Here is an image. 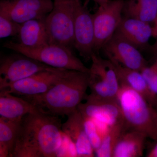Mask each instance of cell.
I'll use <instances>...</instances> for the list:
<instances>
[{
    "label": "cell",
    "instance_id": "1",
    "mask_svg": "<svg viewBox=\"0 0 157 157\" xmlns=\"http://www.w3.org/2000/svg\"><path fill=\"white\" fill-rule=\"evenodd\" d=\"M59 116L40 109L24 116L10 157H55L62 140Z\"/></svg>",
    "mask_w": 157,
    "mask_h": 157
},
{
    "label": "cell",
    "instance_id": "2",
    "mask_svg": "<svg viewBox=\"0 0 157 157\" xmlns=\"http://www.w3.org/2000/svg\"><path fill=\"white\" fill-rule=\"evenodd\" d=\"M89 72L69 70L46 92L21 97L51 115L67 116L77 109L86 95Z\"/></svg>",
    "mask_w": 157,
    "mask_h": 157
},
{
    "label": "cell",
    "instance_id": "3",
    "mask_svg": "<svg viewBox=\"0 0 157 157\" xmlns=\"http://www.w3.org/2000/svg\"><path fill=\"white\" fill-rule=\"evenodd\" d=\"M117 100L126 128L142 133L157 140V110L142 95L131 88L121 85Z\"/></svg>",
    "mask_w": 157,
    "mask_h": 157
},
{
    "label": "cell",
    "instance_id": "4",
    "mask_svg": "<svg viewBox=\"0 0 157 157\" xmlns=\"http://www.w3.org/2000/svg\"><path fill=\"white\" fill-rule=\"evenodd\" d=\"M4 47L14 51L53 68L88 73L82 62L75 56L71 49L59 44L48 43L36 48L25 47L19 42H6Z\"/></svg>",
    "mask_w": 157,
    "mask_h": 157
},
{
    "label": "cell",
    "instance_id": "5",
    "mask_svg": "<svg viewBox=\"0 0 157 157\" xmlns=\"http://www.w3.org/2000/svg\"><path fill=\"white\" fill-rule=\"evenodd\" d=\"M53 8L45 17L49 43L71 49L74 46L72 0H53Z\"/></svg>",
    "mask_w": 157,
    "mask_h": 157
},
{
    "label": "cell",
    "instance_id": "6",
    "mask_svg": "<svg viewBox=\"0 0 157 157\" xmlns=\"http://www.w3.org/2000/svg\"><path fill=\"white\" fill-rule=\"evenodd\" d=\"M89 72V88L93 98L117 100L120 85L111 61L94 52Z\"/></svg>",
    "mask_w": 157,
    "mask_h": 157
},
{
    "label": "cell",
    "instance_id": "7",
    "mask_svg": "<svg viewBox=\"0 0 157 157\" xmlns=\"http://www.w3.org/2000/svg\"><path fill=\"white\" fill-rule=\"evenodd\" d=\"M124 3V0L109 1L106 5L99 6L93 14L95 53H98L102 49L114 35L122 19L121 14Z\"/></svg>",
    "mask_w": 157,
    "mask_h": 157
},
{
    "label": "cell",
    "instance_id": "8",
    "mask_svg": "<svg viewBox=\"0 0 157 157\" xmlns=\"http://www.w3.org/2000/svg\"><path fill=\"white\" fill-rule=\"evenodd\" d=\"M57 69L21 54L2 57L0 62V89L39 72Z\"/></svg>",
    "mask_w": 157,
    "mask_h": 157
},
{
    "label": "cell",
    "instance_id": "9",
    "mask_svg": "<svg viewBox=\"0 0 157 157\" xmlns=\"http://www.w3.org/2000/svg\"><path fill=\"white\" fill-rule=\"evenodd\" d=\"M73 9L74 47L81 56L91 59L94 39L93 14L81 0H72Z\"/></svg>",
    "mask_w": 157,
    "mask_h": 157
},
{
    "label": "cell",
    "instance_id": "10",
    "mask_svg": "<svg viewBox=\"0 0 157 157\" xmlns=\"http://www.w3.org/2000/svg\"><path fill=\"white\" fill-rule=\"evenodd\" d=\"M69 70L58 69L36 73L21 80L13 82L1 89V91L18 96L41 94L50 89L67 75Z\"/></svg>",
    "mask_w": 157,
    "mask_h": 157
},
{
    "label": "cell",
    "instance_id": "11",
    "mask_svg": "<svg viewBox=\"0 0 157 157\" xmlns=\"http://www.w3.org/2000/svg\"><path fill=\"white\" fill-rule=\"evenodd\" d=\"M52 0H1L0 13L21 24L45 18L53 8Z\"/></svg>",
    "mask_w": 157,
    "mask_h": 157
},
{
    "label": "cell",
    "instance_id": "12",
    "mask_svg": "<svg viewBox=\"0 0 157 157\" xmlns=\"http://www.w3.org/2000/svg\"><path fill=\"white\" fill-rule=\"evenodd\" d=\"M86 102L81 103L77 109L82 115L91 118L110 128L124 124L117 100H105L86 95Z\"/></svg>",
    "mask_w": 157,
    "mask_h": 157
},
{
    "label": "cell",
    "instance_id": "13",
    "mask_svg": "<svg viewBox=\"0 0 157 157\" xmlns=\"http://www.w3.org/2000/svg\"><path fill=\"white\" fill-rule=\"evenodd\" d=\"M102 49L108 59L124 67L140 71L147 66V62L134 45L113 35Z\"/></svg>",
    "mask_w": 157,
    "mask_h": 157
},
{
    "label": "cell",
    "instance_id": "14",
    "mask_svg": "<svg viewBox=\"0 0 157 157\" xmlns=\"http://www.w3.org/2000/svg\"><path fill=\"white\" fill-rule=\"evenodd\" d=\"M67 117V119L62 124V131L75 144L78 157L94 156V151L86 132L81 113L77 109Z\"/></svg>",
    "mask_w": 157,
    "mask_h": 157
},
{
    "label": "cell",
    "instance_id": "15",
    "mask_svg": "<svg viewBox=\"0 0 157 157\" xmlns=\"http://www.w3.org/2000/svg\"><path fill=\"white\" fill-rule=\"evenodd\" d=\"M152 33V27L149 23L126 17L122 18L114 35L137 48L147 44Z\"/></svg>",
    "mask_w": 157,
    "mask_h": 157
},
{
    "label": "cell",
    "instance_id": "16",
    "mask_svg": "<svg viewBox=\"0 0 157 157\" xmlns=\"http://www.w3.org/2000/svg\"><path fill=\"white\" fill-rule=\"evenodd\" d=\"M45 19L31 20L21 24L17 34L20 44L36 48L49 43Z\"/></svg>",
    "mask_w": 157,
    "mask_h": 157
},
{
    "label": "cell",
    "instance_id": "17",
    "mask_svg": "<svg viewBox=\"0 0 157 157\" xmlns=\"http://www.w3.org/2000/svg\"><path fill=\"white\" fill-rule=\"evenodd\" d=\"M147 138L140 132L125 129L116 144L112 157L143 156Z\"/></svg>",
    "mask_w": 157,
    "mask_h": 157
},
{
    "label": "cell",
    "instance_id": "18",
    "mask_svg": "<svg viewBox=\"0 0 157 157\" xmlns=\"http://www.w3.org/2000/svg\"><path fill=\"white\" fill-rule=\"evenodd\" d=\"M41 109L21 97L0 93V115L10 120H21L25 116Z\"/></svg>",
    "mask_w": 157,
    "mask_h": 157
},
{
    "label": "cell",
    "instance_id": "19",
    "mask_svg": "<svg viewBox=\"0 0 157 157\" xmlns=\"http://www.w3.org/2000/svg\"><path fill=\"white\" fill-rule=\"evenodd\" d=\"M110 61L116 73L120 85L125 86L135 90L142 95L151 104L147 83L140 72L124 67L117 62Z\"/></svg>",
    "mask_w": 157,
    "mask_h": 157
},
{
    "label": "cell",
    "instance_id": "20",
    "mask_svg": "<svg viewBox=\"0 0 157 157\" xmlns=\"http://www.w3.org/2000/svg\"><path fill=\"white\" fill-rule=\"evenodd\" d=\"M123 12L128 17L154 22L157 14V0H128L125 2Z\"/></svg>",
    "mask_w": 157,
    "mask_h": 157
},
{
    "label": "cell",
    "instance_id": "21",
    "mask_svg": "<svg viewBox=\"0 0 157 157\" xmlns=\"http://www.w3.org/2000/svg\"><path fill=\"white\" fill-rule=\"evenodd\" d=\"M21 120L0 117V157H10Z\"/></svg>",
    "mask_w": 157,
    "mask_h": 157
},
{
    "label": "cell",
    "instance_id": "22",
    "mask_svg": "<svg viewBox=\"0 0 157 157\" xmlns=\"http://www.w3.org/2000/svg\"><path fill=\"white\" fill-rule=\"evenodd\" d=\"M126 129L125 124H122L110 127L102 138L99 148L95 152L98 157H112L116 144L122 132Z\"/></svg>",
    "mask_w": 157,
    "mask_h": 157
},
{
    "label": "cell",
    "instance_id": "23",
    "mask_svg": "<svg viewBox=\"0 0 157 157\" xmlns=\"http://www.w3.org/2000/svg\"><path fill=\"white\" fill-rule=\"evenodd\" d=\"M147 83L151 104L154 107L157 102V58L155 63L140 71Z\"/></svg>",
    "mask_w": 157,
    "mask_h": 157
},
{
    "label": "cell",
    "instance_id": "24",
    "mask_svg": "<svg viewBox=\"0 0 157 157\" xmlns=\"http://www.w3.org/2000/svg\"><path fill=\"white\" fill-rule=\"evenodd\" d=\"M82 115L86 132L95 152L101 145L103 137L94 120L91 118Z\"/></svg>",
    "mask_w": 157,
    "mask_h": 157
},
{
    "label": "cell",
    "instance_id": "25",
    "mask_svg": "<svg viewBox=\"0 0 157 157\" xmlns=\"http://www.w3.org/2000/svg\"><path fill=\"white\" fill-rule=\"evenodd\" d=\"M21 24L11 19L6 14L0 13V38L17 36Z\"/></svg>",
    "mask_w": 157,
    "mask_h": 157
},
{
    "label": "cell",
    "instance_id": "26",
    "mask_svg": "<svg viewBox=\"0 0 157 157\" xmlns=\"http://www.w3.org/2000/svg\"><path fill=\"white\" fill-rule=\"evenodd\" d=\"M57 157H78L75 144L62 132V140Z\"/></svg>",
    "mask_w": 157,
    "mask_h": 157
},
{
    "label": "cell",
    "instance_id": "27",
    "mask_svg": "<svg viewBox=\"0 0 157 157\" xmlns=\"http://www.w3.org/2000/svg\"><path fill=\"white\" fill-rule=\"evenodd\" d=\"M148 157H157V144L147 155Z\"/></svg>",
    "mask_w": 157,
    "mask_h": 157
},
{
    "label": "cell",
    "instance_id": "28",
    "mask_svg": "<svg viewBox=\"0 0 157 157\" xmlns=\"http://www.w3.org/2000/svg\"><path fill=\"white\" fill-rule=\"evenodd\" d=\"M154 25L152 27V36L155 38L157 37V14L154 21Z\"/></svg>",
    "mask_w": 157,
    "mask_h": 157
},
{
    "label": "cell",
    "instance_id": "29",
    "mask_svg": "<svg viewBox=\"0 0 157 157\" xmlns=\"http://www.w3.org/2000/svg\"><path fill=\"white\" fill-rule=\"evenodd\" d=\"M97 3L99 6H104L109 2V0H91Z\"/></svg>",
    "mask_w": 157,
    "mask_h": 157
},
{
    "label": "cell",
    "instance_id": "30",
    "mask_svg": "<svg viewBox=\"0 0 157 157\" xmlns=\"http://www.w3.org/2000/svg\"><path fill=\"white\" fill-rule=\"evenodd\" d=\"M156 38V41L155 42V44L152 45V49L154 52L157 55V37Z\"/></svg>",
    "mask_w": 157,
    "mask_h": 157
},
{
    "label": "cell",
    "instance_id": "31",
    "mask_svg": "<svg viewBox=\"0 0 157 157\" xmlns=\"http://www.w3.org/2000/svg\"><path fill=\"white\" fill-rule=\"evenodd\" d=\"M156 109L157 110V102L156 106Z\"/></svg>",
    "mask_w": 157,
    "mask_h": 157
}]
</instances>
